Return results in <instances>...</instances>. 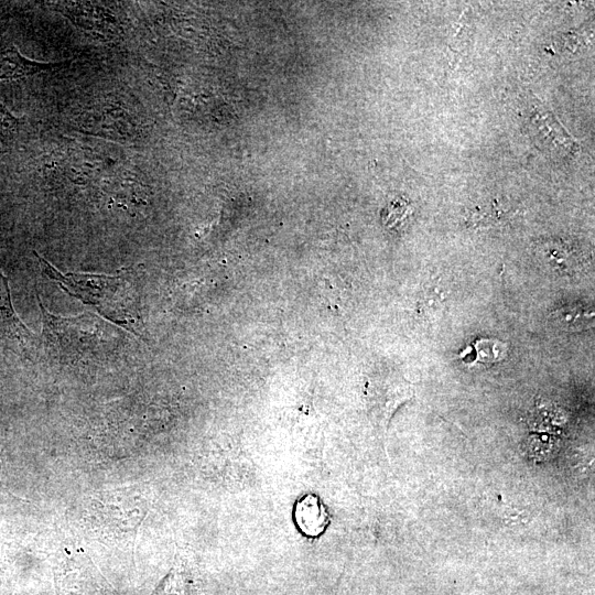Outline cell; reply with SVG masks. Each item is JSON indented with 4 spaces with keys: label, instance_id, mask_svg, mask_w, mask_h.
<instances>
[{
    "label": "cell",
    "instance_id": "cell-1",
    "mask_svg": "<svg viewBox=\"0 0 595 595\" xmlns=\"http://www.w3.org/2000/svg\"><path fill=\"white\" fill-rule=\"evenodd\" d=\"M43 273L56 282L67 294L91 305L107 320L139 335L137 294L123 274L106 275L86 272L62 273L34 252Z\"/></svg>",
    "mask_w": 595,
    "mask_h": 595
},
{
    "label": "cell",
    "instance_id": "cell-2",
    "mask_svg": "<svg viewBox=\"0 0 595 595\" xmlns=\"http://www.w3.org/2000/svg\"><path fill=\"white\" fill-rule=\"evenodd\" d=\"M366 396L374 421L385 432L397 409L414 396V386L396 374L377 376L368 381Z\"/></svg>",
    "mask_w": 595,
    "mask_h": 595
},
{
    "label": "cell",
    "instance_id": "cell-3",
    "mask_svg": "<svg viewBox=\"0 0 595 595\" xmlns=\"http://www.w3.org/2000/svg\"><path fill=\"white\" fill-rule=\"evenodd\" d=\"M61 11L73 23L84 30L94 32H117L118 20L109 8L91 2H67Z\"/></svg>",
    "mask_w": 595,
    "mask_h": 595
},
{
    "label": "cell",
    "instance_id": "cell-4",
    "mask_svg": "<svg viewBox=\"0 0 595 595\" xmlns=\"http://www.w3.org/2000/svg\"><path fill=\"white\" fill-rule=\"evenodd\" d=\"M33 334L17 315L10 295L8 279L0 271V339L25 346Z\"/></svg>",
    "mask_w": 595,
    "mask_h": 595
},
{
    "label": "cell",
    "instance_id": "cell-5",
    "mask_svg": "<svg viewBox=\"0 0 595 595\" xmlns=\"http://www.w3.org/2000/svg\"><path fill=\"white\" fill-rule=\"evenodd\" d=\"M63 63H42L26 58L15 46L0 48V80H13L36 73L66 65Z\"/></svg>",
    "mask_w": 595,
    "mask_h": 595
},
{
    "label": "cell",
    "instance_id": "cell-6",
    "mask_svg": "<svg viewBox=\"0 0 595 595\" xmlns=\"http://www.w3.org/2000/svg\"><path fill=\"white\" fill-rule=\"evenodd\" d=\"M508 351V345L496 338H478L464 349L459 357L467 364L473 361L495 364L502 360Z\"/></svg>",
    "mask_w": 595,
    "mask_h": 595
},
{
    "label": "cell",
    "instance_id": "cell-7",
    "mask_svg": "<svg viewBox=\"0 0 595 595\" xmlns=\"http://www.w3.org/2000/svg\"><path fill=\"white\" fill-rule=\"evenodd\" d=\"M551 318L564 329H583L593 322L594 312L581 304H567L553 311Z\"/></svg>",
    "mask_w": 595,
    "mask_h": 595
},
{
    "label": "cell",
    "instance_id": "cell-8",
    "mask_svg": "<svg viewBox=\"0 0 595 595\" xmlns=\"http://www.w3.org/2000/svg\"><path fill=\"white\" fill-rule=\"evenodd\" d=\"M20 131V120L0 104V152L8 151Z\"/></svg>",
    "mask_w": 595,
    "mask_h": 595
},
{
    "label": "cell",
    "instance_id": "cell-9",
    "mask_svg": "<svg viewBox=\"0 0 595 595\" xmlns=\"http://www.w3.org/2000/svg\"><path fill=\"white\" fill-rule=\"evenodd\" d=\"M150 595H186L183 574L175 569L170 570Z\"/></svg>",
    "mask_w": 595,
    "mask_h": 595
},
{
    "label": "cell",
    "instance_id": "cell-10",
    "mask_svg": "<svg viewBox=\"0 0 595 595\" xmlns=\"http://www.w3.org/2000/svg\"><path fill=\"white\" fill-rule=\"evenodd\" d=\"M0 576H1V564H0Z\"/></svg>",
    "mask_w": 595,
    "mask_h": 595
}]
</instances>
